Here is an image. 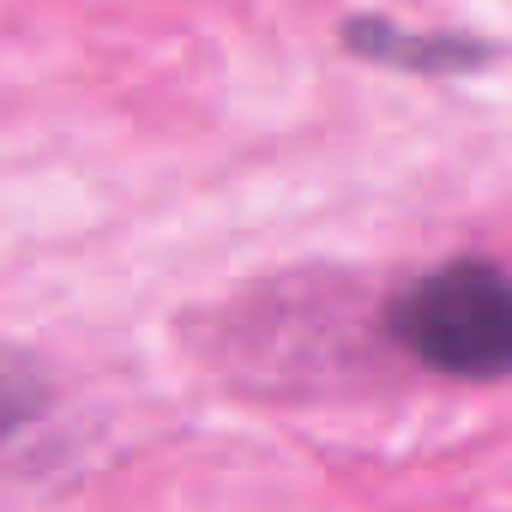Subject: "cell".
Returning <instances> with one entry per match:
<instances>
[{
    "label": "cell",
    "mask_w": 512,
    "mask_h": 512,
    "mask_svg": "<svg viewBox=\"0 0 512 512\" xmlns=\"http://www.w3.org/2000/svg\"><path fill=\"white\" fill-rule=\"evenodd\" d=\"M398 350L446 380L512 374V272L494 260H452L422 272L392 302Z\"/></svg>",
    "instance_id": "cell-1"
}]
</instances>
